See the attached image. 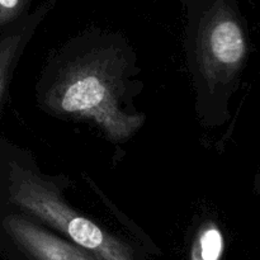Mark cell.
I'll list each match as a JSON object with an SVG mask.
<instances>
[{
    "mask_svg": "<svg viewBox=\"0 0 260 260\" xmlns=\"http://www.w3.org/2000/svg\"><path fill=\"white\" fill-rule=\"evenodd\" d=\"M57 0H46L33 13L0 32V112L5 103L18 63L42 20Z\"/></svg>",
    "mask_w": 260,
    "mask_h": 260,
    "instance_id": "4",
    "label": "cell"
},
{
    "mask_svg": "<svg viewBox=\"0 0 260 260\" xmlns=\"http://www.w3.org/2000/svg\"><path fill=\"white\" fill-rule=\"evenodd\" d=\"M65 182L45 174L29 151L0 136V205L32 218L95 260H139L126 241L66 201Z\"/></svg>",
    "mask_w": 260,
    "mask_h": 260,
    "instance_id": "2",
    "label": "cell"
},
{
    "mask_svg": "<svg viewBox=\"0 0 260 260\" xmlns=\"http://www.w3.org/2000/svg\"><path fill=\"white\" fill-rule=\"evenodd\" d=\"M184 52L198 119L206 127L223 126L250 56L248 27L235 0L206 5L188 27Z\"/></svg>",
    "mask_w": 260,
    "mask_h": 260,
    "instance_id": "3",
    "label": "cell"
},
{
    "mask_svg": "<svg viewBox=\"0 0 260 260\" xmlns=\"http://www.w3.org/2000/svg\"><path fill=\"white\" fill-rule=\"evenodd\" d=\"M226 248L225 233L217 218L205 216L194 225L189 260H222Z\"/></svg>",
    "mask_w": 260,
    "mask_h": 260,
    "instance_id": "5",
    "label": "cell"
},
{
    "mask_svg": "<svg viewBox=\"0 0 260 260\" xmlns=\"http://www.w3.org/2000/svg\"><path fill=\"white\" fill-rule=\"evenodd\" d=\"M254 192L260 196V161L258 168H256L255 177H254Z\"/></svg>",
    "mask_w": 260,
    "mask_h": 260,
    "instance_id": "7",
    "label": "cell"
},
{
    "mask_svg": "<svg viewBox=\"0 0 260 260\" xmlns=\"http://www.w3.org/2000/svg\"><path fill=\"white\" fill-rule=\"evenodd\" d=\"M134 48L112 35L69 41L47 58L36 84L45 113L95 127L109 142L126 144L146 122L135 107L141 93Z\"/></svg>",
    "mask_w": 260,
    "mask_h": 260,
    "instance_id": "1",
    "label": "cell"
},
{
    "mask_svg": "<svg viewBox=\"0 0 260 260\" xmlns=\"http://www.w3.org/2000/svg\"><path fill=\"white\" fill-rule=\"evenodd\" d=\"M30 0H0V32L28 14Z\"/></svg>",
    "mask_w": 260,
    "mask_h": 260,
    "instance_id": "6",
    "label": "cell"
}]
</instances>
